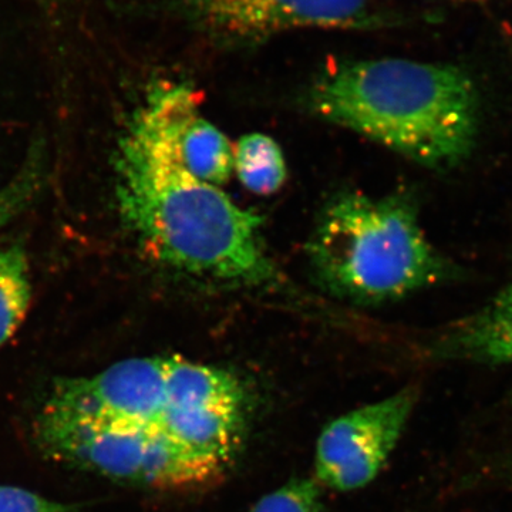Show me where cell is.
Instances as JSON below:
<instances>
[{"mask_svg":"<svg viewBox=\"0 0 512 512\" xmlns=\"http://www.w3.org/2000/svg\"><path fill=\"white\" fill-rule=\"evenodd\" d=\"M320 495L318 481L295 478L274 493L265 495L251 512H320Z\"/></svg>","mask_w":512,"mask_h":512,"instance_id":"14","label":"cell"},{"mask_svg":"<svg viewBox=\"0 0 512 512\" xmlns=\"http://www.w3.org/2000/svg\"><path fill=\"white\" fill-rule=\"evenodd\" d=\"M457 2L483 3V2H490V0H457Z\"/></svg>","mask_w":512,"mask_h":512,"instance_id":"18","label":"cell"},{"mask_svg":"<svg viewBox=\"0 0 512 512\" xmlns=\"http://www.w3.org/2000/svg\"><path fill=\"white\" fill-rule=\"evenodd\" d=\"M167 12L220 46L261 45L296 29L375 30L392 20L372 0H165Z\"/></svg>","mask_w":512,"mask_h":512,"instance_id":"4","label":"cell"},{"mask_svg":"<svg viewBox=\"0 0 512 512\" xmlns=\"http://www.w3.org/2000/svg\"><path fill=\"white\" fill-rule=\"evenodd\" d=\"M116 171L121 217L160 264L225 285L262 288L281 279L262 241L261 215L188 173L147 106L120 140Z\"/></svg>","mask_w":512,"mask_h":512,"instance_id":"1","label":"cell"},{"mask_svg":"<svg viewBox=\"0 0 512 512\" xmlns=\"http://www.w3.org/2000/svg\"><path fill=\"white\" fill-rule=\"evenodd\" d=\"M480 478L504 485L512 490V451L498 454L481 467Z\"/></svg>","mask_w":512,"mask_h":512,"instance_id":"16","label":"cell"},{"mask_svg":"<svg viewBox=\"0 0 512 512\" xmlns=\"http://www.w3.org/2000/svg\"><path fill=\"white\" fill-rule=\"evenodd\" d=\"M32 299L28 252L22 242L0 249V349L22 325Z\"/></svg>","mask_w":512,"mask_h":512,"instance_id":"12","label":"cell"},{"mask_svg":"<svg viewBox=\"0 0 512 512\" xmlns=\"http://www.w3.org/2000/svg\"><path fill=\"white\" fill-rule=\"evenodd\" d=\"M45 177V158L40 147H33L20 173L0 190V231L15 220L39 194Z\"/></svg>","mask_w":512,"mask_h":512,"instance_id":"13","label":"cell"},{"mask_svg":"<svg viewBox=\"0 0 512 512\" xmlns=\"http://www.w3.org/2000/svg\"><path fill=\"white\" fill-rule=\"evenodd\" d=\"M234 171L249 191L259 195L274 194L286 180V163L274 138L252 133L234 148Z\"/></svg>","mask_w":512,"mask_h":512,"instance_id":"11","label":"cell"},{"mask_svg":"<svg viewBox=\"0 0 512 512\" xmlns=\"http://www.w3.org/2000/svg\"><path fill=\"white\" fill-rule=\"evenodd\" d=\"M154 426L86 419L46 406L36 433L43 453L110 480L138 484Z\"/></svg>","mask_w":512,"mask_h":512,"instance_id":"8","label":"cell"},{"mask_svg":"<svg viewBox=\"0 0 512 512\" xmlns=\"http://www.w3.org/2000/svg\"><path fill=\"white\" fill-rule=\"evenodd\" d=\"M430 355L460 365L512 367V275L477 311L450 323Z\"/></svg>","mask_w":512,"mask_h":512,"instance_id":"10","label":"cell"},{"mask_svg":"<svg viewBox=\"0 0 512 512\" xmlns=\"http://www.w3.org/2000/svg\"><path fill=\"white\" fill-rule=\"evenodd\" d=\"M146 106L163 124L188 173L217 187L231 177L234 148L221 130L200 116L192 90L185 86L158 89Z\"/></svg>","mask_w":512,"mask_h":512,"instance_id":"9","label":"cell"},{"mask_svg":"<svg viewBox=\"0 0 512 512\" xmlns=\"http://www.w3.org/2000/svg\"><path fill=\"white\" fill-rule=\"evenodd\" d=\"M245 396L227 370L168 357L160 426L185 450L227 468L245 434Z\"/></svg>","mask_w":512,"mask_h":512,"instance_id":"5","label":"cell"},{"mask_svg":"<svg viewBox=\"0 0 512 512\" xmlns=\"http://www.w3.org/2000/svg\"><path fill=\"white\" fill-rule=\"evenodd\" d=\"M308 254L320 284L360 303L397 301L456 274L407 195L339 194L320 215Z\"/></svg>","mask_w":512,"mask_h":512,"instance_id":"3","label":"cell"},{"mask_svg":"<svg viewBox=\"0 0 512 512\" xmlns=\"http://www.w3.org/2000/svg\"><path fill=\"white\" fill-rule=\"evenodd\" d=\"M308 101L322 119L436 170L457 167L476 147L477 86L453 64L406 59L340 63L313 82Z\"/></svg>","mask_w":512,"mask_h":512,"instance_id":"2","label":"cell"},{"mask_svg":"<svg viewBox=\"0 0 512 512\" xmlns=\"http://www.w3.org/2000/svg\"><path fill=\"white\" fill-rule=\"evenodd\" d=\"M79 504H62L47 500L18 487L0 485V512H77Z\"/></svg>","mask_w":512,"mask_h":512,"instance_id":"15","label":"cell"},{"mask_svg":"<svg viewBox=\"0 0 512 512\" xmlns=\"http://www.w3.org/2000/svg\"><path fill=\"white\" fill-rule=\"evenodd\" d=\"M37 2L42 3L47 9H56L59 8L63 2H66V0H37Z\"/></svg>","mask_w":512,"mask_h":512,"instance_id":"17","label":"cell"},{"mask_svg":"<svg viewBox=\"0 0 512 512\" xmlns=\"http://www.w3.org/2000/svg\"><path fill=\"white\" fill-rule=\"evenodd\" d=\"M168 357H136L94 377L57 379L47 406L110 423H160L167 394Z\"/></svg>","mask_w":512,"mask_h":512,"instance_id":"7","label":"cell"},{"mask_svg":"<svg viewBox=\"0 0 512 512\" xmlns=\"http://www.w3.org/2000/svg\"><path fill=\"white\" fill-rule=\"evenodd\" d=\"M417 399L419 390L406 387L329 423L316 447L318 483L350 491L375 480L399 443Z\"/></svg>","mask_w":512,"mask_h":512,"instance_id":"6","label":"cell"}]
</instances>
